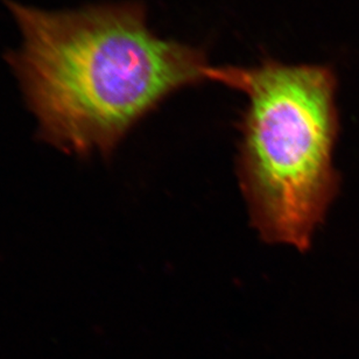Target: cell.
Returning <instances> with one entry per match:
<instances>
[{"mask_svg": "<svg viewBox=\"0 0 359 359\" xmlns=\"http://www.w3.org/2000/svg\"><path fill=\"white\" fill-rule=\"evenodd\" d=\"M249 98L238 177L252 224L269 243L311 246L339 189L336 76L328 67L265 61L211 70Z\"/></svg>", "mask_w": 359, "mask_h": 359, "instance_id": "7a4b0ae2", "label": "cell"}, {"mask_svg": "<svg viewBox=\"0 0 359 359\" xmlns=\"http://www.w3.org/2000/svg\"><path fill=\"white\" fill-rule=\"evenodd\" d=\"M7 6L21 34L7 61L41 138L68 154H109L163 98L210 79L203 53L158 38L140 4Z\"/></svg>", "mask_w": 359, "mask_h": 359, "instance_id": "6da1fadb", "label": "cell"}]
</instances>
